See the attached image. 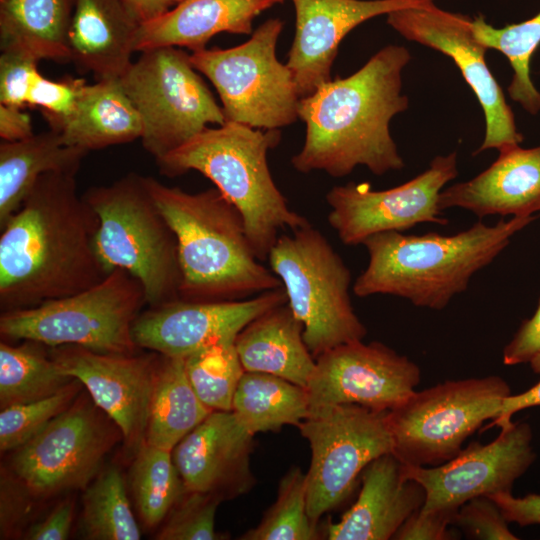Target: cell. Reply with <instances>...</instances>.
Segmentation results:
<instances>
[{
    "label": "cell",
    "instance_id": "6da1fadb",
    "mask_svg": "<svg viewBox=\"0 0 540 540\" xmlns=\"http://www.w3.org/2000/svg\"><path fill=\"white\" fill-rule=\"evenodd\" d=\"M76 175L43 174L0 228L1 312L77 294L110 273L96 250L97 214Z\"/></svg>",
    "mask_w": 540,
    "mask_h": 540
},
{
    "label": "cell",
    "instance_id": "7a4b0ae2",
    "mask_svg": "<svg viewBox=\"0 0 540 540\" xmlns=\"http://www.w3.org/2000/svg\"><path fill=\"white\" fill-rule=\"evenodd\" d=\"M410 60L406 47L387 45L352 75L332 79L301 98L298 114L306 136L292 166L301 173L317 170L332 177H344L359 165L375 175L402 169L389 125L408 109L402 72Z\"/></svg>",
    "mask_w": 540,
    "mask_h": 540
},
{
    "label": "cell",
    "instance_id": "3957f363",
    "mask_svg": "<svg viewBox=\"0 0 540 540\" xmlns=\"http://www.w3.org/2000/svg\"><path fill=\"white\" fill-rule=\"evenodd\" d=\"M146 183L176 236L180 299L236 301L282 287L255 255L239 211L216 187L188 193L153 177Z\"/></svg>",
    "mask_w": 540,
    "mask_h": 540
},
{
    "label": "cell",
    "instance_id": "277c9868",
    "mask_svg": "<svg viewBox=\"0 0 540 540\" xmlns=\"http://www.w3.org/2000/svg\"><path fill=\"white\" fill-rule=\"evenodd\" d=\"M535 219V215L515 216L493 226L478 221L451 236L374 234L362 243L369 262L356 278L353 292L358 297L398 296L418 307L442 310L507 247L513 235Z\"/></svg>",
    "mask_w": 540,
    "mask_h": 540
},
{
    "label": "cell",
    "instance_id": "5b68a950",
    "mask_svg": "<svg viewBox=\"0 0 540 540\" xmlns=\"http://www.w3.org/2000/svg\"><path fill=\"white\" fill-rule=\"evenodd\" d=\"M280 140L279 129L226 122L206 128L156 162L169 177L195 170L211 180L239 211L251 247L264 262L280 231L310 224L289 207L269 170L267 153Z\"/></svg>",
    "mask_w": 540,
    "mask_h": 540
},
{
    "label": "cell",
    "instance_id": "8992f818",
    "mask_svg": "<svg viewBox=\"0 0 540 540\" xmlns=\"http://www.w3.org/2000/svg\"><path fill=\"white\" fill-rule=\"evenodd\" d=\"M84 199L99 220L96 250L108 272L128 271L143 285L148 307L180 299L176 236L155 203L146 176L131 172L89 188Z\"/></svg>",
    "mask_w": 540,
    "mask_h": 540
},
{
    "label": "cell",
    "instance_id": "52a82bcc",
    "mask_svg": "<svg viewBox=\"0 0 540 540\" xmlns=\"http://www.w3.org/2000/svg\"><path fill=\"white\" fill-rule=\"evenodd\" d=\"M267 261L303 325V338L314 358L363 340L367 329L351 303V272L318 229L308 224L279 236Z\"/></svg>",
    "mask_w": 540,
    "mask_h": 540
},
{
    "label": "cell",
    "instance_id": "ba28073f",
    "mask_svg": "<svg viewBox=\"0 0 540 540\" xmlns=\"http://www.w3.org/2000/svg\"><path fill=\"white\" fill-rule=\"evenodd\" d=\"M147 305L142 283L113 269L97 285L38 306L1 312L0 333L48 347L79 346L106 354H134L132 326Z\"/></svg>",
    "mask_w": 540,
    "mask_h": 540
},
{
    "label": "cell",
    "instance_id": "9c48e42d",
    "mask_svg": "<svg viewBox=\"0 0 540 540\" xmlns=\"http://www.w3.org/2000/svg\"><path fill=\"white\" fill-rule=\"evenodd\" d=\"M140 53L119 80L141 118L142 145L156 161L210 124L226 123L222 106L197 74L190 54L171 46Z\"/></svg>",
    "mask_w": 540,
    "mask_h": 540
},
{
    "label": "cell",
    "instance_id": "30bf717a",
    "mask_svg": "<svg viewBox=\"0 0 540 540\" xmlns=\"http://www.w3.org/2000/svg\"><path fill=\"white\" fill-rule=\"evenodd\" d=\"M510 394L508 383L496 375L448 380L414 391L388 412L393 453L411 466L447 462L485 421L498 415Z\"/></svg>",
    "mask_w": 540,
    "mask_h": 540
},
{
    "label": "cell",
    "instance_id": "8fae6325",
    "mask_svg": "<svg viewBox=\"0 0 540 540\" xmlns=\"http://www.w3.org/2000/svg\"><path fill=\"white\" fill-rule=\"evenodd\" d=\"M283 22L271 18L228 49L192 52L190 61L215 87L226 122L280 129L296 122L300 96L292 72L276 57Z\"/></svg>",
    "mask_w": 540,
    "mask_h": 540
},
{
    "label": "cell",
    "instance_id": "7c38bea8",
    "mask_svg": "<svg viewBox=\"0 0 540 540\" xmlns=\"http://www.w3.org/2000/svg\"><path fill=\"white\" fill-rule=\"evenodd\" d=\"M388 412L356 404L330 405L310 410L297 426L311 450L306 482L313 521L348 499L369 463L393 452Z\"/></svg>",
    "mask_w": 540,
    "mask_h": 540
},
{
    "label": "cell",
    "instance_id": "4fadbf2b",
    "mask_svg": "<svg viewBox=\"0 0 540 540\" xmlns=\"http://www.w3.org/2000/svg\"><path fill=\"white\" fill-rule=\"evenodd\" d=\"M92 401L75 400L14 450L9 468L29 494L45 498L86 488L96 476L116 441L117 425Z\"/></svg>",
    "mask_w": 540,
    "mask_h": 540
},
{
    "label": "cell",
    "instance_id": "5bb4252c",
    "mask_svg": "<svg viewBox=\"0 0 540 540\" xmlns=\"http://www.w3.org/2000/svg\"><path fill=\"white\" fill-rule=\"evenodd\" d=\"M458 175L457 152L436 156L429 167L394 188L373 190L368 183L349 182L326 194L328 223L345 245L362 244L388 231L402 232L420 223L447 225L438 200L444 186Z\"/></svg>",
    "mask_w": 540,
    "mask_h": 540
},
{
    "label": "cell",
    "instance_id": "9a60e30c",
    "mask_svg": "<svg viewBox=\"0 0 540 540\" xmlns=\"http://www.w3.org/2000/svg\"><path fill=\"white\" fill-rule=\"evenodd\" d=\"M387 23L409 41L450 57L476 95L485 117V137L478 154L520 145L514 113L485 59L487 48L476 38L472 19L443 10L434 1L387 14Z\"/></svg>",
    "mask_w": 540,
    "mask_h": 540
},
{
    "label": "cell",
    "instance_id": "2e32d148",
    "mask_svg": "<svg viewBox=\"0 0 540 540\" xmlns=\"http://www.w3.org/2000/svg\"><path fill=\"white\" fill-rule=\"evenodd\" d=\"M536 458L526 422L501 428L496 439L473 442L447 462L431 467L404 464L405 473L425 490L423 512L456 514L467 501L512 492Z\"/></svg>",
    "mask_w": 540,
    "mask_h": 540
},
{
    "label": "cell",
    "instance_id": "e0dca14e",
    "mask_svg": "<svg viewBox=\"0 0 540 540\" xmlns=\"http://www.w3.org/2000/svg\"><path fill=\"white\" fill-rule=\"evenodd\" d=\"M420 377L413 361L383 343H346L315 358L306 386L309 411L339 404L390 411L411 396Z\"/></svg>",
    "mask_w": 540,
    "mask_h": 540
},
{
    "label": "cell",
    "instance_id": "ac0fdd59",
    "mask_svg": "<svg viewBox=\"0 0 540 540\" xmlns=\"http://www.w3.org/2000/svg\"><path fill=\"white\" fill-rule=\"evenodd\" d=\"M62 370L78 379L93 402L117 425L136 453L145 441L159 353L106 354L79 346L51 347Z\"/></svg>",
    "mask_w": 540,
    "mask_h": 540
},
{
    "label": "cell",
    "instance_id": "d6986e66",
    "mask_svg": "<svg viewBox=\"0 0 540 540\" xmlns=\"http://www.w3.org/2000/svg\"><path fill=\"white\" fill-rule=\"evenodd\" d=\"M286 303L283 286L236 301L179 299L142 311L133 323L132 336L138 348L184 358L218 340L236 337L256 317Z\"/></svg>",
    "mask_w": 540,
    "mask_h": 540
},
{
    "label": "cell",
    "instance_id": "ffe728a7",
    "mask_svg": "<svg viewBox=\"0 0 540 540\" xmlns=\"http://www.w3.org/2000/svg\"><path fill=\"white\" fill-rule=\"evenodd\" d=\"M254 436L231 411H212L172 450L186 489L221 501L247 494L256 478L251 469Z\"/></svg>",
    "mask_w": 540,
    "mask_h": 540
},
{
    "label": "cell",
    "instance_id": "44dd1931",
    "mask_svg": "<svg viewBox=\"0 0 540 540\" xmlns=\"http://www.w3.org/2000/svg\"><path fill=\"white\" fill-rule=\"evenodd\" d=\"M434 0H292L296 31L286 65L300 98L332 80L331 68L343 38L359 24L395 10Z\"/></svg>",
    "mask_w": 540,
    "mask_h": 540
},
{
    "label": "cell",
    "instance_id": "7402d4cb",
    "mask_svg": "<svg viewBox=\"0 0 540 540\" xmlns=\"http://www.w3.org/2000/svg\"><path fill=\"white\" fill-rule=\"evenodd\" d=\"M356 502L323 531L328 540L393 539L403 523L425 502L421 484L408 477L393 452L369 463L361 474Z\"/></svg>",
    "mask_w": 540,
    "mask_h": 540
},
{
    "label": "cell",
    "instance_id": "603a6c76",
    "mask_svg": "<svg viewBox=\"0 0 540 540\" xmlns=\"http://www.w3.org/2000/svg\"><path fill=\"white\" fill-rule=\"evenodd\" d=\"M438 205L442 211L453 207L466 209L479 218L540 212V146L516 145L500 150L486 170L444 188Z\"/></svg>",
    "mask_w": 540,
    "mask_h": 540
},
{
    "label": "cell",
    "instance_id": "cb8c5ba5",
    "mask_svg": "<svg viewBox=\"0 0 540 540\" xmlns=\"http://www.w3.org/2000/svg\"><path fill=\"white\" fill-rule=\"evenodd\" d=\"M140 21L123 0H73L69 61L97 80L119 79L130 64Z\"/></svg>",
    "mask_w": 540,
    "mask_h": 540
},
{
    "label": "cell",
    "instance_id": "d4e9b609",
    "mask_svg": "<svg viewBox=\"0 0 540 540\" xmlns=\"http://www.w3.org/2000/svg\"><path fill=\"white\" fill-rule=\"evenodd\" d=\"M283 0H180L169 11L140 24L135 50L156 47L205 49L221 32L251 34L253 20Z\"/></svg>",
    "mask_w": 540,
    "mask_h": 540
},
{
    "label": "cell",
    "instance_id": "484cf974",
    "mask_svg": "<svg viewBox=\"0 0 540 540\" xmlns=\"http://www.w3.org/2000/svg\"><path fill=\"white\" fill-rule=\"evenodd\" d=\"M49 125L64 144L87 152L132 142L143 131L139 113L119 79L85 83L73 111Z\"/></svg>",
    "mask_w": 540,
    "mask_h": 540
},
{
    "label": "cell",
    "instance_id": "4316f807",
    "mask_svg": "<svg viewBox=\"0 0 540 540\" xmlns=\"http://www.w3.org/2000/svg\"><path fill=\"white\" fill-rule=\"evenodd\" d=\"M303 331L287 303L259 315L235 339L244 370L276 375L306 389L315 358Z\"/></svg>",
    "mask_w": 540,
    "mask_h": 540
},
{
    "label": "cell",
    "instance_id": "83f0119b",
    "mask_svg": "<svg viewBox=\"0 0 540 540\" xmlns=\"http://www.w3.org/2000/svg\"><path fill=\"white\" fill-rule=\"evenodd\" d=\"M87 151L64 144L49 130L0 144V228L18 211L37 180L48 172L77 173Z\"/></svg>",
    "mask_w": 540,
    "mask_h": 540
},
{
    "label": "cell",
    "instance_id": "f1b7e54d",
    "mask_svg": "<svg viewBox=\"0 0 540 540\" xmlns=\"http://www.w3.org/2000/svg\"><path fill=\"white\" fill-rule=\"evenodd\" d=\"M73 0H0V47L39 60L69 62L66 35Z\"/></svg>",
    "mask_w": 540,
    "mask_h": 540
},
{
    "label": "cell",
    "instance_id": "f546056e",
    "mask_svg": "<svg viewBox=\"0 0 540 540\" xmlns=\"http://www.w3.org/2000/svg\"><path fill=\"white\" fill-rule=\"evenodd\" d=\"M160 355L144 442L172 452L212 410L191 386L184 358Z\"/></svg>",
    "mask_w": 540,
    "mask_h": 540
},
{
    "label": "cell",
    "instance_id": "4dcf8cb0",
    "mask_svg": "<svg viewBox=\"0 0 540 540\" xmlns=\"http://www.w3.org/2000/svg\"><path fill=\"white\" fill-rule=\"evenodd\" d=\"M232 411L253 434L298 426L309 414L307 391L276 375L245 371L236 388Z\"/></svg>",
    "mask_w": 540,
    "mask_h": 540
},
{
    "label": "cell",
    "instance_id": "1f68e13d",
    "mask_svg": "<svg viewBox=\"0 0 540 540\" xmlns=\"http://www.w3.org/2000/svg\"><path fill=\"white\" fill-rule=\"evenodd\" d=\"M23 341L21 345L0 343L1 409L46 398L76 379L46 353L47 345Z\"/></svg>",
    "mask_w": 540,
    "mask_h": 540
},
{
    "label": "cell",
    "instance_id": "d6a6232c",
    "mask_svg": "<svg viewBox=\"0 0 540 540\" xmlns=\"http://www.w3.org/2000/svg\"><path fill=\"white\" fill-rule=\"evenodd\" d=\"M128 480L138 514L151 528L164 522L187 490L172 452L146 442L135 453Z\"/></svg>",
    "mask_w": 540,
    "mask_h": 540
},
{
    "label": "cell",
    "instance_id": "836d02e7",
    "mask_svg": "<svg viewBox=\"0 0 540 540\" xmlns=\"http://www.w3.org/2000/svg\"><path fill=\"white\" fill-rule=\"evenodd\" d=\"M476 38L487 48L501 52L509 61L513 76L507 88L511 99L531 115L540 112V92L530 75L532 55L540 45V11L533 17L495 28L483 16L472 19Z\"/></svg>",
    "mask_w": 540,
    "mask_h": 540
},
{
    "label": "cell",
    "instance_id": "e575fe53",
    "mask_svg": "<svg viewBox=\"0 0 540 540\" xmlns=\"http://www.w3.org/2000/svg\"><path fill=\"white\" fill-rule=\"evenodd\" d=\"M80 528L82 537L90 540L141 539L125 479L117 467L106 469L85 488Z\"/></svg>",
    "mask_w": 540,
    "mask_h": 540
},
{
    "label": "cell",
    "instance_id": "d590c367",
    "mask_svg": "<svg viewBox=\"0 0 540 540\" xmlns=\"http://www.w3.org/2000/svg\"><path fill=\"white\" fill-rule=\"evenodd\" d=\"M236 337L218 340L184 357L191 386L212 411L232 410L236 388L245 372L235 346Z\"/></svg>",
    "mask_w": 540,
    "mask_h": 540
},
{
    "label": "cell",
    "instance_id": "8d00e7d4",
    "mask_svg": "<svg viewBox=\"0 0 540 540\" xmlns=\"http://www.w3.org/2000/svg\"><path fill=\"white\" fill-rule=\"evenodd\" d=\"M323 531L307 510L306 473L291 467L281 478L275 502L260 523L239 537L241 540H316Z\"/></svg>",
    "mask_w": 540,
    "mask_h": 540
},
{
    "label": "cell",
    "instance_id": "74e56055",
    "mask_svg": "<svg viewBox=\"0 0 540 540\" xmlns=\"http://www.w3.org/2000/svg\"><path fill=\"white\" fill-rule=\"evenodd\" d=\"M81 385L82 383L75 379L51 396L1 409V452L16 450L68 409L76 400Z\"/></svg>",
    "mask_w": 540,
    "mask_h": 540
},
{
    "label": "cell",
    "instance_id": "f35d334b",
    "mask_svg": "<svg viewBox=\"0 0 540 540\" xmlns=\"http://www.w3.org/2000/svg\"><path fill=\"white\" fill-rule=\"evenodd\" d=\"M222 502L211 494L186 490L157 534L159 540L225 539L215 530V515Z\"/></svg>",
    "mask_w": 540,
    "mask_h": 540
},
{
    "label": "cell",
    "instance_id": "ab89813d",
    "mask_svg": "<svg viewBox=\"0 0 540 540\" xmlns=\"http://www.w3.org/2000/svg\"><path fill=\"white\" fill-rule=\"evenodd\" d=\"M453 525L472 539L517 540L497 503L488 496L473 498L456 512Z\"/></svg>",
    "mask_w": 540,
    "mask_h": 540
},
{
    "label": "cell",
    "instance_id": "60d3db41",
    "mask_svg": "<svg viewBox=\"0 0 540 540\" xmlns=\"http://www.w3.org/2000/svg\"><path fill=\"white\" fill-rule=\"evenodd\" d=\"M39 61L22 50H1L0 104L21 108L27 105L30 91L41 75L37 66Z\"/></svg>",
    "mask_w": 540,
    "mask_h": 540
},
{
    "label": "cell",
    "instance_id": "b9f144b4",
    "mask_svg": "<svg viewBox=\"0 0 540 540\" xmlns=\"http://www.w3.org/2000/svg\"><path fill=\"white\" fill-rule=\"evenodd\" d=\"M86 81L79 78L49 80L40 75L28 96L27 105L38 107L48 123L68 116Z\"/></svg>",
    "mask_w": 540,
    "mask_h": 540
},
{
    "label": "cell",
    "instance_id": "7bdbcfd3",
    "mask_svg": "<svg viewBox=\"0 0 540 540\" xmlns=\"http://www.w3.org/2000/svg\"><path fill=\"white\" fill-rule=\"evenodd\" d=\"M455 514L446 512H414L399 528L393 539L397 540H449L455 535L453 526Z\"/></svg>",
    "mask_w": 540,
    "mask_h": 540
},
{
    "label": "cell",
    "instance_id": "ee69618b",
    "mask_svg": "<svg viewBox=\"0 0 540 540\" xmlns=\"http://www.w3.org/2000/svg\"><path fill=\"white\" fill-rule=\"evenodd\" d=\"M540 352V298L534 314L519 327L503 349V363L508 366L529 363Z\"/></svg>",
    "mask_w": 540,
    "mask_h": 540
},
{
    "label": "cell",
    "instance_id": "f6af8a7d",
    "mask_svg": "<svg viewBox=\"0 0 540 540\" xmlns=\"http://www.w3.org/2000/svg\"><path fill=\"white\" fill-rule=\"evenodd\" d=\"M74 516V502L71 499L61 501L40 522L33 524L25 539L29 540H65L69 537Z\"/></svg>",
    "mask_w": 540,
    "mask_h": 540
},
{
    "label": "cell",
    "instance_id": "bcb514c9",
    "mask_svg": "<svg viewBox=\"0 0 540 540\" xmlns=\"http://www.w3.org/2000/svg\"><path fill=\"white\" fill-rule=\"evenodd\" d=\"M500 507L508 522L520 526L540 524V494L516 497L510 493L490 496Z\"/></svg>",
    "mask_w": 540,
    "mask_h": 540
},
{
    "label": "cell",
    "instance_id": "7dc6e473",
    "mask_svg": "<svg viewBox=\"0 0 540 540\" xmlns=\"http://www.w3.org/2000/svg\"><path fill=\"white\" fill-rule=\"evenodd\" d=\"M21 107L0 104V137L14 142L31 137L34 133L29 114Z\"/></svg>",
    "mask_w": 540,
    "mask_h": 540
},
{
    "label": "cell",
    "instance_id": "c3c4849f",
    "mask_svg": "<svg viewBox=\"0 0 540 540\" xmlns=\"http://www.w3.org/2000/svg\"><path fill=\"white\" fill-rule=\"evenodd\" d=\"M534 406H540V381L520 394L508 395L498 415L492 420L491 426L506 427L512 423V416L515 413Z\"/></svg>",
    "mask_w": 540,
    "mask_h": 540
},
{
    "label": "cell",
    "instance_id": "681fc988",
    "mask_svg": "<svg viewBox=\"0 0 540 540\" xmlns=\"http://www.w3.org/2000/svg\"><path fill=\"white\" fill-rule=\"evenodd\" d=\"M140 23L155 19L169 11L180 0H123Z\"/></svg>",
    "mask_w": 540,
    "mask_h": 540
},
{
    "label": "cell",
    "instance_id": "f907efd6",
    "mask_svg": "<svg viewBox=\"0 0 540 540\" xmlns=\"http://www.w3.org/2000/svg\"><path fill=\"white\" fill-rule=\"evenodd\" d=\"M532 370L540 374V352L529 362Z\"/></svg>",
    "mask_w": 540,
    "mask_h": 540
}]
</instances>
